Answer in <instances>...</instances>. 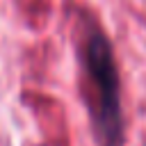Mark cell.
Segmentation results:
<instances>
[{
	"instance_id": "cell-1",
	"label": "cell",
	"mask_w": 146,
	"mask_h": 146,
	"mask_svg": "<svg viewBox=\"0 0 146 146\" xmlns=\"http://www.w3.org/2000/svg\"><path fill=\"white\" fill-rule=\"evenodd\" d=\"M82 66L89 82V114L100 146H123L121 78L112 41L96 25L84 27Z\"/></svg>"
}]
</instances>
